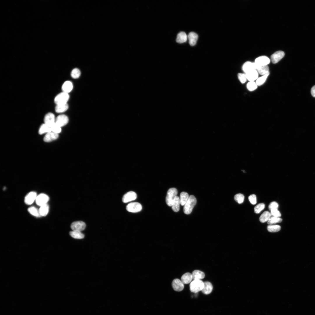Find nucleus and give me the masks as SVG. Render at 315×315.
Returning a JSON list of instances; mask_svg holds the SVG:
<instances>
[{"label":"nucleus","instance_id":"obj_1","mask_svg":"<svg viewBox=\"0 0 315 315\" xmlns=\"http://www.w3.org/2000/svg\"><path fill=\"white\" fill-rule=\"evenodd\" d=\"M197 200L195 197L193 195L189 196L188 200L184 206L183 211L186 214H190L196 204Z\"/></svg>","mask_w":315,"mask_h":315},{"label":"nucleus","instance_id":"obj_2","mask_svg":"<svg viewBox=\"0 0 315 315\" xmlns=\"http://www.w3.org/2000/svg\"><path fill=\"white\" fill-rule=\"evenodd\" d=\"M189 286L190 291L196 293L202 290L204 286V283L201 280H194L190 283Z\"/></svg>","mask_w":315,"mask_h":315},{"label":"nucleus","instance_id":"obj_3","mask_svg":"<svg viewBox=\"0 0 315 315\" xmlns=\"http://www.w3.org/2000/svg\"><path fill=\"white\" fill-rule=\"evenodd\" d=\"M177 193V190L176 188H171L169 189L166 197V202L167 205L172 206Z\"/></svg>","mask_w":315,"mask_h":315},{"label":"nucleus","instance_id":"obj_4","mask_svg":"<svg viewBox=\"0 0 315 315\" xmlns=\"http://www.w3.org/2000/svg\"><path fill=\"white\" fill-rule=\"evenodd\" d=\"M69 99V94L62 92L56 96L54 99V102L56 105L66 104Z\"/></svg>","mask_w":315,"mask_h":315},{"label":"nucleus","instance_id":"obj_5","mask_svg":"<svg viewBox=\"0 0 315 315\" xmlns=\"http://www.w3.org/2000/svg\"><path fill=\"white\" fill-rule=\"evenodd\" d=\"M126 209L130 212L136 213L140 211L142 209V206L141 204L138 202H131L127 205Z\"/></svg>","mask_w":315,"mask_h":315},{"label":"nucleus","instance_id":"obj_6","mask_svg":"<svg viewBox=\"0 0 315 315\" xmlns=\"http://www.w3.org/2000/svg\"><path fill=\"white\" fill-rule=\"evenodd\" d=\"M56 118L52 113H47L45 116L44 123L50 127L55 123Z\"/></svg>","mask_w":315,"mask_h":315},{"label":"nucleus","instance_id":"obj_7","mask_svg":"<svg viewBox=\"0 0 315 315\" xmlns=\"http://www.w3.org/2000/svg\"><path fill=\"white\" fill-rule=\"evenodd\" d=\"M69 121L67 116L64 114H60L56 118L55 123L61 127L66 125Z\"/></svg>","mask_w":315,"mask_h":315},{"label":"nucleus","instance_id":"obj_8","mask_svg":"<svg viewBox=\"0 0 315 315\" xmlns=\"http://www.w3.org/2000/svg\"><path fill=\"white\" fill-rule=\"evenodd\" d=\"M258 65L255 62L247 61L243 65L242 69L244 73L257 68Z\"/></svg>","mask_w":315,"mask_h":315},{"label":"nucleus","instance_id":"obj_9","mask_svg":"<svg viewBox=\"0 0 315 315\" xmlns=\"http://www.w3.org/2000/svg\"><path fill=\"white\" fill-rule=\"evenodd\" d=\"M85 227V223L82 221L74 222L71 225V228L72 230L80 232L84 230Z\"/></svg>","mask_w":315,"mask_h":315},{"label":"nucleus","instance_id":"obj_10","mask_svg":"<svg viewBox=\"0 0 315 315\" xmlns=\"http://www.w3.org/2000/svg\"><path fill=\"white\" fill-rule=\"evenodd\" d=\"M49 200L48 196L42 193L38 195L36 198V204L41 206L46 204Z\"/></svg>","mask_w":315,"mask_h":315},{"label":"nucleus","instance_id":"obj_11","mask_svg":"<svg viewBox=\"0 0 315 315\" xmlns=\"http://www.w3.org/2000/svg\"><path fill=\"white\" fill-rule=\"evenodd\" d=\"M285 54L282 51H278L273 54L271 56V60L273 64L278 63L284 56Z\"/></svg>","mask_w":315,"mask_h":315},{"label":"nucleus","instance_id":"obj_12","mask_svg":"<svg viewBox=\"0 0 315 315\" xmlns=\"http://www.w3.org/2000/svg\"><path fill=\"white\" fill-rule=\"evenodd\" d=\"M136 197L137 195L135 192L130 191L124 195L122 201L124 203H126L135 200Z\"/></svg>","mask_w":315,"mask_h":315},{"label":"nucleus","instance_id":"obj_13","mask_svg":"<svg viewBox=\"0 0 315 315\" xmlns=\"http://www.w3.org/2000/svg\"><path fill=\"white\" fill-rule=\"evenodd\" d=\"M254 62L258 66H266L270 63V60L266 56H262L256 58Z\"/></svg>","mask_w":315,"mask_h":315},{"label":"nucleus","instance_id":"obj_14","mask_svg":"<svg viewBox=\"0 0 315 315\" xmlns=\"http://www.w3.org/2000/svg\"><path fill=\"white\" fill-rule=\"evenodd\" d=\"M172 284L173 289L176 291H181L184 288V284L181 280L178 279H174L172 281Z\"/></svg>","mask_w":315,"mask_h":315},{"label":"nucleus","instance_id":"obj_15","mask_svg":"<svg viewBox=\"0 0 315 315\" xmlns=\"http://www.w3.org/2000/svg\"><path fill=\"white\" fill-rule=\"evenodd\" d=\"M245 74L247 79L249 81H254L258 78L259 74L256 69L252 70Z\"/></svg>","mask_w":315,"mask_h":315},{"label":"nucleus","instance_id":"obj_16","mask_svg":"<svg viewBox=\"0 0 315 315\" xmlns=\"http://www.w3.org/2000/svg\"><path fill=\"white\" fill-rule=\"evenodd\" d=\"M36 193L34 192H31L25 196L24 201L27 205L31 204L36 200L37 197Z\"/></svg>","mask_w":315,"mask_h":315},{"label":"nucleus","instance_id":"obj_17","mask_svg":"<svg viewBox=\"0 0 315 315\" xmlns=\"http://www.w3.org/2000/svg\"><path fill=\"white\" fill-rule=\"evenodd\" d=\"M198 35L195 32H191L188 35V39L189 44L192 46L195 45L198 38Z\"/></svg>","mask_w":315,"mask_h":315},{"label":"nucleus","instance_id":"obj_18","mask_svg":"<svg viewBox=\"0 0 315 315\" xmlns=\"http://www.w3.org/2000/svg\"><path fill=\"white\" fill-rule=\"evenodd\" d=\"M72 83L70 81H66L64 82L62 86V92L68 93L71 92L73 89Z\"/></svg>","mask_w":315,"mask_h":315},{"label":"nucleus","instance_id":"obj_19","mask_svg":"<svg viewBox=\"0 0 315 315\" xmlns=\"http://www.w3.org/2000/svg\"><path fill=\"white\" fill-rule=\"evenodd\" d=\"M58 137V134L51 132L46 134L43 140L45 142H49L57 139Z\"/></svg>","mask_w":315,"mask_h":315},{"label":"nucleus","instance_id":"obj_20","mask_svg":"<svg viewBox=\"0 0 315 315\" xmlns=\"http://www.w3.org/2000/svg\"><path fill=\"white\" fill-rule=\"evenodd\" d=\"M204 286L203 288L201 290L202 293L206 295H208L210 293L213 289L212 285L211 283L209 281H206L204 282Z\"/></svg>","mask_w":315,"mask_h":315},{"label":"nucleus","instance_id":"obj_21","mask_svg":"<svg viewBox=\"0 0 315 315\" xmlns=\"http://www.w3.org/2000/svg\"><path fill=\"white\" fill-rule=\"evenodd\" d=\"M188 39V36L185 32H181L179 33L177 36L176 42L179 43H181L186 41Z\"/></svg>","mask_w":315,"mask_h":315},{"label":"nucleus","instance_id":"obj_22","mask_svg":"<svg viewBox=\"0 0 315 315\" xmlns=\"http://www.w3.org/2000/svg\"><path fill=\"white\" fill-rule=\"evenodd\" d=\"M192 275V279L201 280L204 278L205 274L202 271L200 270H196L193 271Z\"/></svg>","mask_w":315,"mask_h":315},{"label":"nucleus","instance_id":"obj_23","mask_svg":"<svg viewBox=\"0 0 315 315\" xmlns=\"http://www.w3.org/2000/svg\"><path fill=\"white\" fill-rule=\"evenodd\" d=\"M69 108L67 103L56 105L55 108V112L58 113H62L66 111Z\"/></svg>","mask_w":315,"mask_h":315},{"label":"nucleus","instance_id":"obj_24","mask_svg":"<svg viewBox=\"0 0 315 315\" xmlns=\"http://www.w3.org/2000/svg\"><path fill=\"white\" fill-rule=\"evenodd\" d=\"M192 279V274L189 272L184 274L181 278V280L184 284H187L191 283Z\"/></svg>","mask_w":315,"mask_h":315},{"label":"nucleus","instance_id":"obj_25","mask_svg":"<svg viewBox=\"0 0 315 315\" xmlns=\"http://www.w3.org/2000/svg\"><path fill=\"white\" fill-rule=\"evenodd\" d=\"M256 70L258 74L262 76L269 72V69L268 65L260 66L258 65Z\"/></svg>","mask_w":315,"mask_h":315},{"label":"nucleus","instance_id":"obj_26","mask_svg":"<svg viewBox=\"0 0 315 315\" xmlns=\"http://www.w3.org/2000/svg\"><path fill=\"white\" fill-rule=\"evenodd\" d=\"M180 198L179 197L176 196L172 205V209L175 212H178L180 209Z\"/></svg>","mask_w":315,"mask_h":315},{"label":"nucleus","instance_id":"obj_27","mask_svg":"<svg viewBox=\"0 0 315 315\" xmlns=\"http://www.w3.org/2000/svg\"><path fill=\"white\" fill-rule=\"evenodd\" d=\"M69 235L72 237L76 239H81L84 237V235L79 231L72 230L69 232Z\"/></svg>","mask_w":315,"mask_h":315},{"label":"nucleus","instance_id":"obj_28","mask_svg":"<svg viewBox=\"0 0 315 315\" xmlns=\"http://www.w3.org/2000/svg\"><path fill=\"white\" fill-rule=\"evenodd\" d=\"M51 132L52 131L51 128L44 123L40 127L38 130V133L40 134H42L45 133L46 134Z\"/></svg>","mask_w":315,"mask_h":315},{"label":"nucleus","instance_id":"obj_29","mask_svg":"<svg viewBox=\"0 0 315 315\" xmlns=\"http://www.w3.org/2000/svg\"><path fill=\"white\" fill-rule=\"evenodd\" d=\"M271 214L270 213L267 211H265L260 216L259 218L260 221L262 223H264L267 221L271 217Z\"/></svg>","mask_w":315,"mask_h":315},{"label":"nucleus","instance_id":"obj_30","mask_svg":"<svg viewBox=\"0 0 315 315\" xmlns=\"http://www.w3.org/2000/svg\"><path fill=\"white\" fill-rule=\"evenodd\" d=\"M189 197L188 194L186 192H183L181 193L179 198L180 204L182 206H184Z\"/></svg>","mask_w":315,"mask_h":315},{"label":"nucleus","instance_id":"obj_31","mask_svg":"<svg viewBox=\"0 0 315 315\" xmlns=\"http://www.w3.org/2000/svg\"><path fill=\"white\" fill-rule=\"evenodd\" d=\"M49 210V206L47 204L40 206L39 211L41 216H46Z\"/></svg>","mask_w":315,"mask_h":315},{"label":"nucleus","instance_id":"obj_32","mask_svg":"<svg viewBox=\"0 0 315 315\" xmlns=\"http://www.w3.org/2000/svg\"><path fill=\"white\" fill-rule=\"evenodd\" d=\"M269 74L270 72L258 77L256 82L258 86H261L265 83Z\"/></svg>","mask_w":315,"mask_h":315},{"label":"nucleus","instance_id":"obj_33","mask_svg":"<svg viewBox=\"0 0 315 315\" xmlns=\"http://www.w3.org/2000/svg\"><path fill=\"white\" fill-rule=\"evenodd\" d=\"M267 228L268 231L271 232H275L279 231L281 229V226L279 225H269Z\"/></svg>","mask_w":315,"mask_h":315},{"label":"nucleus","instance_id":"obj_34","mask_svg":"<svg viewBox=\"0 0 315 315\" xmlns=\"http://www.w3.org/2000/svg\"><path fill=\"white\" fill-rule=\"evenodd\" d=\"M282 219L279 217H271L267 221V223L269 225H272L273 224L277 223H280L281 222Z\"/></svg>","mask_w":315,"mask_h":315},{"label":"nucleus","instance_id":"obj_35","mask_svg":"<svg viewBox=\"0 0 315 315\" xmlns=\"http://www.w3.org/2000/svg\"><path fill=\"white\" fill-rule=\"evenodd\" d=\"M258 85L254 81H249L246 85L247 89L250 91L256 90L258 87Z\"/></svg>","mask_w":315,"mask_h":315},{"label":"nucleus","instance_id":"obj_36","mask_svg":"<svg viewBox=\"0 0 315 315\" xmlns=\"http://www.w3.org/2000/svg\"><path fill=\"white\" fill-rule=\"evenodd\" d=\"M29 212L32 215L36 217L41 216L39 211L34 206H31L28 209Z\"/></svg>","mask_w":315,"mask_h":315},{"label":"nucleus","instance_id":"obj_37","mask_svg":"<svg viewBox=\"0 0 315 315\" xmlns=\"http://www.w3.org/2000/svg\"><path fill=\"white\" fill-rule=\"evenodd\" d=\"M81 75V72L80 70L77 68L74 69L71 73V77L74 79H77L79 78Z\"/></svg>","mask_w":315,"mask_h":315},{"label":"nucleus","instance_id":"obj_38","mask_svg":"<svg viewBox=\"0 0 315 315\" xmlns=\"http://www.w3.org/2000/svg\"><path fill=\"white\" fill-rule=\"evenodd\" d=\"M244 198V195L241 193L237 194L235 195L234 197V199L235 201L239 204L243 202Z\"/></svg>","mask_w":315,"mask_h":315},{"label":"nucleus","instance_id":"obj_39","mask_svg":"<svg viewBox=\"0 0 315 315\" xmlns=\"http://www.w3.org/2000/svg\"><path fill=\"white\" fill-rule=\"evenodd\" d=\"M265 206V204L263 203H260L258 204L254 207V212L256 214L260 213L262 210L264 209Z\"/></svg>","mask_w":315,"mask_h":315},{"label":"nucleus","instance_id":"obj_40","mask_svg":"<svg viewBox=\"0 0 315 315\" xmlns=\"http://www.w3.org/2000/svg\"><path fill=\"white\" fill-rule=\"evenodd\" d=\"M61 127L57 125L55 123L51 127L52 132L58 134L61 131Z\"/></svg>","mask_w":315,"mask_h":315},{"label":"nucleus","instance_id":"obj_41","mask_svg":"<svg viewBox=\"0 0 315 315\" xmlns=\"http://www.w3.org/2000/svg\"><path fill=\"white\" fill-rule=\"evenodd\" d=\"M238 78L241 83L242 84L245 83L247 80L245 74L244 73H238Z\"/></svg>","mask_w":315,"mask_h":315},{"label":"nucleus","instance_id":"obj_42","mask_svg":"<svg viewBox=\"0 0 315 315\" xmlns=\"http://www.w3.org/2000/svg\"><path fill=\"white\" fill-rule=\"evenodd\" d=\"M271 214L273 216L279 217L281 216V214L280 212L277 209H274L271 210Z\"/></svg>","mask_w":315,"mask_h":315},{"label":"nucleus","instance_id":"obj_43","mask_svg":"<svg viewBox=\"0 0 315 315\" xmlns=\"http://www.w3.org/2000/svg\"><path fill=\"white\" fill-rule=\"evenodd\" d=\"M279 206L278 204L276 202L274 201L271 202L268 206V208L270 211L273 209H278Z\"/></svg>","mask_w":315,"mask_h":315},{"label":"nucleus","instance_id":"obj_44","mask_svg":"<svg viewBox=\"0 0 315 315\" xmlns=\"http://www.w3.org/2000/svg\"><path fill=\"white\" fill-rule=\"evenodd\" d=\"M249 200L250 203L252 204H255L257 202L256 197L255 194H252L249 197Z\"/></svg>","mask_w":315,"mask_h":315},{"label":"nucleus","instance_id":"obj_45","mask_svg":"<svg viewBox=\"0 0 315 315\" xmlns=\"http://www.w3.org/2000/svg\"><path fill=\"white\" fill-rule=\"evenodd\" d=\"M311 92L312 96L315 97V85L312 88Z\"/></svg>","mask_w":315,"mask_h":315}]
</instances>
